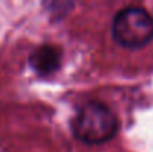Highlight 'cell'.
I'll return each mask as SVG.
<instances>
[{"label":"cell","mask_w":153,"mask_h":152,"mask_svg":"<svg viewBox=\"0 0 153 152\" xmlns=\"http://www.w3.org/2000/svg\"><path fill=\"white\" fill-rule=\"evenodd\" d=\"M71 130L76 139L88 145H100L113 139L119 130L116 115L101 101H88L71 121Z\"/></svg>","instance_id":"6da1fadb"},{"label":"cell","mask_w":153,"mask_h":152,"mask_svg":"<svg viewBox=\"0 0 153 152\" xmlns=\"http://www.w3.org/2000/svg\"><path fill=\"white\" fill-rule=\"evenodd\" d=\"M111 34L117 45L137 49L150 43L153 39V16L141 6L120 9L111 22Z\"/></svg>","instance_id":"7a4b0ae2"},{"label":"cell","mask_w":153,"mask_h":152,"mask_svg":"<svg viewBox=\"0 0 153 152\" xmlns=\"http://www.w3.org/2000/svg\"><path fill=\"white\" fill-rule=\"evenodd\" d=\"M62 54L58 46L42 45L33 51L30 55V66L40 76H49L55 73L61 66Z\"/></svg>","instance_id":"3957f363"}]
</instances>
